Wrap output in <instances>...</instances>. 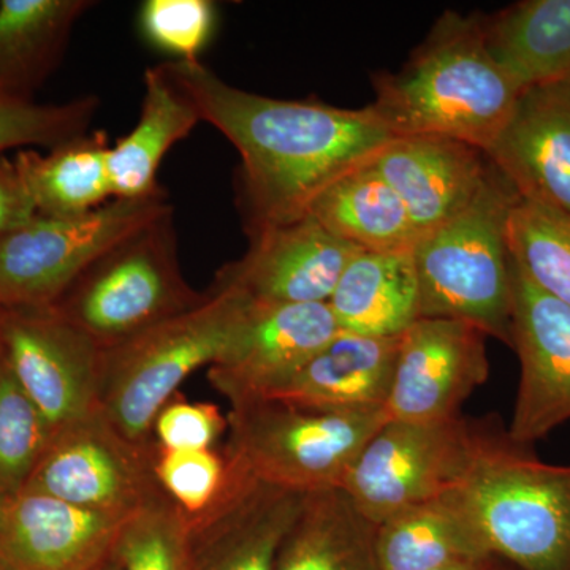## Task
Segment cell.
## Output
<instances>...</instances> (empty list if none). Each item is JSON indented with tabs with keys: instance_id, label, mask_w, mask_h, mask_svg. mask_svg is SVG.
<instances>
[{
	"instance_id": "6da1fadb",
	"label": "cell",
	"mask_w": 570,
	"mask_h": 570,
	"mask_svg": "<svg viewBox=\"0 0 570 570\" xmlns=\"http://www.w3.org/2000/svg\"><path fill=\"white\" fill-rule=\"evenodd\" d=\"M202 121L242 157L239 208L247 235L294 223L330 184L393 137L376 111L283 100L235 88L202 61L165 62Z\"/></svg>"
},
{
	"instance_id": "7a4b0ae2",
	"label": "cell",
	"mask_w": 570,
	"mask_h": 570,
	"mask_svg": "<svg viewBox=\"0 0 570 570\" xmlns=\"http://www.w3.org/2000/svg\"><path fill=\"white\" fill-rule=\"evenodd\" d=\"M371 108L393 137L436 135L489 151L521 91L494 61L482 14L448 10L396 73H379Z\"/></svg>"
},
{
	"instance_id": "3957f363",
	"label": "cell",
	"mask_w": 570,
	"mask_h": 570,
	"mask_svg": "<svg viewBox=\"0 0 570 570\" xmlns=\"http://www.w3.org/2000/svg\"><path fill=\"white\" fill-rule=\"evenodd\" d=\"M485 553L520 570H570V466L479 422L464 478L444 494Z\"/></svg>"
},
{
	"instance_id": "277c9868",
	"label": "cell",
	"mask_w": 570,
	"mask_h": 570,
	"mask_svg": "<svg viewBox=\"0 0 570 570\" xmlns=\"http://www.w3.org/2000/svg\"><path fill=\"white\" fill-rule=\"evenodd\" d=\"M519 195L494 168L478 197L412 249L422 317L452 318L512 344L510 208Z\"/></svg>"
},
{
	"instance_id": "5b68a950",
	"label": "cell",
	"mask_w": 570,
	"mask_h": 570,
	"mask_svg": "<svg viewBox=\"0 0 570 570\" xmlns=\"http://www.w3.org/2000/svg\"><path fill=\"white\" fill-rule=\"evenodd\" d=\"M245 303L238 292L209 287L194 309L102 348L100 414L135 444H154L160 409L194 371L219 356Z\"/></svg>"
},
{
	"instance_id": "8992f818",
	"label": "cell",
	"mask_w": 570,
	"mask_h": 570,
	"mask_svg": "<svg viewBox=\"0 0 570 570\" xmlns=\"http://www.w3.org/2000/svg\"><path fill=\"white\" fill-rule=\"evenodd\" d=\"M205 298L183 275L171 209L100 255L52 307L108 348Z\"/></svg>"
},
{
	"instance_id": "52a82bcc",
	"label": "cell",
	"mask_w": 570,
	"mask_h": 570,
	"mask_svg": "<svg viewBox=\"0 0 570 570\" xmlns=\"http://www.w3.org/2000/svg\"><path fill=\"white\" fill-rule=\"evenodd\" d=\"M230 406L224 448L261 482L305 494L341 489L389 420L384 409L325 411L266 396Z\"/></svg>"
},
{
	"instance_id": "ba28073f",
	"label": "cell",
	"mask_w": 570,
	"mask_h": 570,
	"mask_svg": "<svg viewBox=\"0 0 570 570\" xmlns=\"http://www.w3.org/2000/svg\"><path fill=\"white\" fill-rule=\"evenodd\" d=\"M165 190L81 216H36L0 239V309L52 306L100 255L171 212Z\"/></svg>"
},
{
	"instance_id": "9c48e42d",
	"label": "cell",
	"mask_w": 570,
	"mask_h": 570,
	"mask_svg": "<svg viewBox=\"0 0 570 570\" xmlns=\"http://www.w3.org/2000/svg\"><path fill=\"white\" fill-rule=\"evenodd\" d=\"M479 423L387 420L348 469L341 490L371 523L444 497L474 456Z\"/></svg>"
},
{
	"instance_id": "30bf717a",
	"label": "cell",
	"mask_w": 570,
	"mask_h": 570,
	"mask_svg": "<svg viewBox=\"0 0 570 570\" xmlns=\"http://www.w3.org/2000/svg\"><path fill=\"white\" fill-rule=\"evenodd\" d=\"M157 444L129 441L94 409L55 431L24 491L129 517L167 498L154 474Z\"/></svg>"
},
{
	"instance_id": "8fae6325",
	"label": "cell",
	"mask_w": 570,
	"mask_h": 570,
	"mask_svg": "<svg viewBox=\"0 0 570 570\" xmlns=\"http://www.w3.org/2000/svg\"><path fill=\"white\" fill-rule=\"evenodd\" d=\"M0 343L52 433L97 409L102 348L55 307L0 309Z\"/></svg>"
},
{
	"instance_id": "7c38bea8",
	"label": "cell",
	"mask_w": 570,
	"mask_h": 570,
	"mask_svg": "<svg viewBox=\"0 0 570 570\" xmlns=\"http://www.w3.org/2000/svg\"><path fill=\"white\" fill-rule=\"evenodd\" d=\"M482 330L452 318L422 317L400 336L384 411L389 420L442 422L461 417V406L490 374Z\"/></svg>"
},
{
	"instance_id": "4fadbf2b",
	"label": "cell",
	"mask_w": 570,
	"mask_h": 570,
	"mask_svg": "<svg viewBox=\"0 0 570 570\" xmlns=\"http://www.w3.org/2000/svg\"><path fill=\"white\" fill-rule=\"evenodd\" d=\"M337 333L328 303L246 298L227 344L209 365V382L230 404L266 396Z\"/></svg>"
},
{
	"instance_id": "5bb4252c",
	"label": "cell",
	"mask_w": 570,
	"mask_h": 570,
	"mask_svg": "<svg viewBox=\"0 0 570 570\" xmlns=\"http://www.w3.org/2000/svg\"><path fill=\"white\" fill-rule=\"evenodd\" d=\"M512 344L520 360L508 430L532 445L570 420V306L540 291L510 257Z\"/></svg>"
},
{
	"instance_id": "9a60e30c",
	"label": "cell",
	"mask_w": 570,
	"mask_h": 570,
	"mask_svg": "<svg viewBox=\"0 0 570 570\" xmlns=\"http://www.w3.org/2000/svg\"><path fill=\"white\" fill-rule=\"evenodd\" d=\"M249 239L247 253L220 268L212 287L238 292L253 302L328 303L341 273L358 253L330 235L309 214L262 228Z\"/></svg>"
},
{
	"instance_id": "2e32d148",
	"label": "cell",
	"mask_w": 570,
	"mask_h": 570,
	"mask_svg": "<svg viewBox=\"0 0 570 570\" xmlns=\"http://www.w3.org/2000/svg\"><path fill=\"white\" fill-rule=\"evenodd\" d=\"M303 498L305 493L261 482L239 463L224 498L186 521L189 570H276Z\"/></svg>"
},
{
	"instance_id": "e0dca14e",
	"label": "cell",
	"mask_w": 570,
	"mask_h": 570,
	"mask_svg": "<svg viewBox=\"0 0 570 570\" xmlns=\"http://www.w3.org/2000/svg\"><path fill=\"white\" fill-rule=\"evenodd\" d=\"M370 164L406 205L419 238L463 212L494 170L482 149L436 135L392 137Z\"/></svg>"
},
{
	"instance_id": "ac0fdd59",
	"label": "cell",
	"mask_w": 570,
	"mask_h": 570,
	"mask_svg": "<svg viewBox=\"0 0 570 570\" xmlns=\"http://www.w3.org/2000/svg\"><path fill=\"white\" fill-rule=\"evenodd\" d=\"M129 517L22 491L3 509L0 564L6 570H89L111 553Z\"/></svg>"
},
{
	"instance_id": "d6986e66",
	"label": "cell",
	"mask_w": 570,
	"mask_h": 570,
	"mask_svg": "<svg viewBox=\"0 0 570 570\" xmlns=\"http://www.w3.org/2000/svg\"><path fill=\"white\" fill-rule=\"evenodd\" d=\"M485 154L521 200L570 216V86L521 94Z\"/></svg>"
},
{
	"instance_id": "ffe728a7",
	"label": "cell",
	"mask_w": 570,
	"mask_h": 570,
	"mask_svg": "<svg viewBox=\"0 0 570 570\" xmlns=\"http://www.w3.org/2000/svg\"><path fill=\"white\" fill-rule=\"evenodd\" d=\"M397 344L400 336L340 332L266 397L325 411L384 409Z\"/></svg>"
},
{
	"instance_id": "44dd1931",
	"label": "cell",
	"mask_w": 570,
	"mask_h": 570,
	"mask_svg": "<svg viewBox=\"0 0 570 570\" xmlns=\"http://www.w3.org/2000/svg\"><path fill=\"white\" fill-rule=\"evenodd\" d=\"M330 309L340 332L395 337L422 318L412 250H358L341 273Z\"/></svg>"
},
{
	"instance_id": "7402d4cb",
	"label": "cell",
	"mask_w": 570,
	"mask_h": 570,
	"mask_svg": "<svg viewBox=\"0 0 570 570\" xmlns=\"http://www.w3.org/2000/svg\"><path fill=\"white\" fill-rule=\"evenodd\" d=\"M200 121L197 107L165 63L146 70L140 118L110 149L112 198H142L163 190L157 171L165 154Z\"/></svg>"
},
{
	"instance_id": "603a6c76",
	"label": "cell",
	"mask_w": 570,
	"mask_h": 570,
	"mask_svg": "<svg viewBox=\"0 0 570 570\" xmlns=\"http://www.w3.org/2000/svg\"><path fill=\"white\" fill-rule=\"evenodd\" d=\"M494 61L521 94L570 81V0H523L483 17Z\"/></svg>"
},
{
	"instance_id": "cb8c5ba5",
	"label": "cell",
	"mask_w": 570,
	"mask_h": 570,
	"mask_svg": "<svg viewBox=\"0 0 570 570\" xmlns=\"http://www.w3.org/2000/svg\"><path fill=\"white\" fill-rule=\"evenodd\" d=\"M89 0L0 2V99L32 100L61 62L75 24Z\"/></svg>"
},
{
	"instance_id": "d4e9b609",
	"label": "cell",
	"mask_w": 570,
	"mask_h": 570,
	"mask_svg": "<svg viewBox=\"0 0 570 570\" xmlns=\"http://www.w3.org/2000/svg\"><path fill=\"white\" fill-rule=\"evenodd\" d=\"M307 214L330 235L358 250H412L419 242L406 205L370 159L330 184Z\"/></svg>"
},
{
	"instance_id": "484cf974",
	"label": "cell",
	"mask_w": 570,
	"mask_h": 570,
	"mask_svg": "<svg viewBox=\"0 0 570 570\" xmlns=\"http://www.w3.org/2000/svg\"><path fill=\"white\" fill-rule=\"evenodd\" d=\"M276 570H381L376 524L341 489L306 493L281 546Z\"/></svg>"
},
{
	"instance_id": "4316f807",
	"label": "cell",
	"mask_w": 570,
	"mask_h": 570,
	"mask_svg": "<svg viewBox=\"0 0 570 570\" xmlns=\"http://www.w3.org/2000/svg\"><path fill=\"white\" fill-rule=\"evenodd\" d=\"M110 142L105 132H86L47 154L21 149L14 157L37 216H81L112 198Z\"/></svg>"
},
{
	"instance_id": "83f0119b",
	"label": "cell",
	"mask_w": 570,
	"mask_h": 570,
	"mask_svg": "<svg viewBox=\"0 0 570 570\" xmlns=\"http://www.w3.org/2000/svg\"><path fill=\"white\" fill-rule=\"evenodd\" d=\"M376 554L381 570H436L491 558L445 497L376 524Z\"/></svg>"
},
{
	"instance_id": "f1b7e54d",
	"label": "cell",
	"mask_w": 570,
	"mask_h": 570,
	"mask_svg": "<svg viewBox=\"0 0 570 570\" xmlns=\"http://www.w3.org/2000/svg\"><path fill=\"white\" fill-rule=\"evenodd\" d=\"M510 257L524 275L570 306V216L517 197L508 220Z\"/></svg>"
},
{
	"instance_id": "f546056e",
	"label": "cell",
	"mask_w": 570,
	"mask_h": 570,
	"mask_svg": "<svg viewBox=\"0 0 570 570\" xmlns=\"http://www.w3.org/2000/svg\"><path fill=\"white\" fill-rule=\"evenodd\" d=\"M52 430L0 354V498L22 493Z\"/></svg>"
},
{
	"instance_id": "4dcf8cb0",
	"label": "cell",
	"mask_w": 570,
	"mask_h": 570,
	"mask_svg": "<svg viewBox=\"0 0 570 570\" xmlns=\"http://www.w3.org/2000/svg\"><path fill=\"white\" fill-rule=\"evenodd\" d=\"M238 472V460L225 448L165 450L157 445L154 474L186 521L214 508L234 485Z\"/></svg>"
},
{
	"instance_id": "1f68e13d",
	"label": "cell",
	"mask_w": 570,
	"mask_h": 570,
	"mask_svg": "<svg viewBox=\"0 0 570 570\" xmlns=\"http://www.w3.org/2000/svg\"><path fill=\"white\" fill-rule=\"evenodd\" d=\"M122 570H189L187 524L168 498L132 513L115 543Z\"/></svg>"
},
{
	"instance_id": "d6a6232c",
	"label": "cell",
	"mask_w": 570,
	"mask_h": 570,
	"mask_svg": "<svg viewBox=\"0 0 570 570\" xmlns=\"http://www.w3.org/2000/svg\"><path fill=\"white\" fill-rule=\"evenodd\" d=\"M99 99L92 96L66 104L0 99V154L13 148H55L88 132Z\"/></svg>"
},
{
	"instance_id": "836d02e7",
	"label": "cell",
	"mask_w": 570,
	"mask_h": 570,
	"mask_svg": "<svg viewBox=\"0 0 570 570\" xmlns=\"http://www.w3.org/2000/svg\"><path fill=\"white\" fill-rule=\"evenodd\" d=\"M217 24V7L209 0H146L140 29L157 50L175 61H200Z\"/></svg>"
},
{
	"instance_id": "e575fe53",
	"label": "cell",
	"mask_w": 570,
	"mask_h": 570,
	"mask_svg": "<svg viewBox=\"0 0 570 570\" xmlns=\"http://www.w3.org/2000/svg\"><path fill=\"white\" fill-rule=\"evenodd\" d=\"M228 431V420L213 403H193L176 393L157 414L153 436L165 450L213 449Z\"/></svg>"
},
{
	"instance_id": "d590c367",
	"label": "cell",
	"mask_w": 570,
	"mask_h": 570,
	"mask_svg": "<svg viewBox=\"0 0 570 570\" xmlns=\"http://www.w3.org/2000/svg\"><path fill=\"white\" fill-rule=\"evenodd\" d=\"M36 216V205L14 159L0 154V239L31 223Z\"/></svg>"
},
{
	"instance_id": "8d00e7d4",
	"label": "cell",
	"mask_w": 570,
	"mask_h": 570,
	"mask_svg": "<svg viewBox=\"0 0 570 570\" xmlns=\"http://www.w3.org/2000/svg\"><path fill=\"white\" fill-rule=\"evenodd\" d=\"M436 570H502L498 566L497 558H485V560H474L456 562V564L445 566Z\"/></svg>"
},
{
	"instance_id": "74e56055",
	"label": "cell",
	"mask_w": 570,
	"mask_h": 570,
	"mask_svg": "<svg viewBox=\"0 0 570 570\" xmlns=\"http://www.w3.org/2000/svg\"><path fill=\"white\" fill-rule=\"evenodd\" d=\"M89 570H122L121 562H119L118 557H116L115 549L111 550L110 554L104 558L102 561L97 562L94 568Z\"/></svg>"
},
{
	"instance_id": "f35d334b",
	"label": "cell",
	"mask_w": 570,
	"mask_h": 570,
	"mask_svg": "<svg viewBox=\"0 0 570 570\" xmlns=\"http://www.w3.org/2000/svg\"><path fill=\"white\" fill-rule=\"evenodd\" d=\"M7 499L0 498V521H2L3 509H6Z\"/></svg>"
},
{
	"instance_id": "ab89813d",
	"label": "cell",
	"mask_w": 570,
	"mask_h": 570,
	"mask_svg": "<svg viewBox=\"0 0 570 570\" xmlns=\"http://www.w3.org/2000/svg\"><path fill=\"white\" fill-rule=\"evenodd\" d=\"M0 354H2V343H0Z\"/></svg>"
},
{
	"instance_id": "60d3db41",
	"label": "cell",
	"mask_w": 570,
	"mask_h": 570,
	"mask_svg": "<svg viewBox=\"0 0 570 570\" xmlns=\"http://www.w3.org/2000/svg\"><path fill=\"white\" fill-rule=\"evenodd\" d=\"M0 570H6V568H3V566H2V564H0Z\"/></svg>"
},
{
	"instance_id": "b9f144b4",
	"label": "cell",
	"mask_w": 570,
	"mask_h": 570,
	"mask_svg": "<svg viewBox=\"0 0 570 570\" xmlns=\"http://www.w3.org/2000/svg\"><path fill=\"white\" fill-rule=\"evenodd\" d=\"M564 85H569L570 86V81L569 82H564Z\"/></svg>"
}]
</instances>
